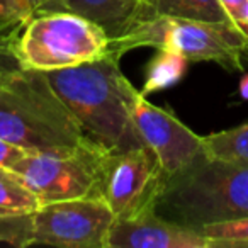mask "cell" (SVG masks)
<instances>
[{
	"label": "cell",
	"instance_id": "4fadbf2b",
	"mask_svg": "<svg viewBox=\"0 0 248 248\" xmlns=\"http://www.w3.org/2000/svg\"><path fill=\"white\" fill-rule=\"evenodd\" d=\"M41 206L36 194L11 169L0 167V216L32 214Z\"/></svg>",
	"mask_w": 248,
	"mask_h": 248
},
{
	"label": "cell",
	"instance_id": "277c9868",
	"mask_svg": "<svg viewBox=\"0 0 248 248\" xmlns=\"http://www.w3.org/2000/svg\"><path fill=\"white\" fill-rule=\"evenodd\" d=\"M138 48L167 49L187 62L216 63L231 73L243 72L248 65V38L233 22L153 17L138 21L109 43V51L117 56Z\"/></svg>",
	"mask_w": 248,
	"mask_h": 248
},
{
	"label": "cell",
	"instance_id": "ac0fdd59",
	"mask_svg": "<svg viewBox=\"0 0 248 248\" xmlns=\"http://www.w3.org/2000/svg\"><path fill=\"white\" fill-rule=\"evenodd\" d=\"M230 21L248 38V0H219Z\"/></svg>",
	"mask_w": 248,
	"mask_h": 248
},
{
	"label": "cell",
	"instance_id": "5b68a950",
	"mask_svg": "<svg viewBox=\"0 0 248 248\" xmlns=\"http://www.w3.org/2000/svg\"><path fill=\"white\" fill-rule=\"evenodd\" d=\"M110 38L99 24L72 12H38L14 46L17 65L53 72L93 62L109 53Z\"/></svg>",
	"mask_w": 248,
	"mask_h": 248
},
{
	"label": "cell",
	"instance_id": "7402d4cb",
	"mask_svg": "<svg viewBox=\"0 0 248 248\" xmlns=\"http://www.w3.org/2000/svg\"><path fill=\"white\" fill-rule=\"evenodd\" d=\"M240 95L241 99L248 100V73L243 75V78L240 80Z\"/></svg>",
	"mask_w": 248,
	"mask_h": 248
},
{
	"label": "cell",
	"instance_id": "44dd1931",
	"mask_svg": "<svg viewBox=\"0 0 248 248\" xmlns=\"http://www.w3.org/2000/svg\"><path fill=\"white\" fill-rule=\"evenodd\" d=\"M39 5H41V0H19V7H21L22 17L26 22L36 14Z\"/></svg>",
	"mask_w": 248,
	"mask_h": 248
},
{
	"label": "cell",
	"instance_id": "8fae6325",
	"mask_svg": "<svg viewBox=\"0 0 248 248\" xmlns=\"http://www.w3.org/2000/svg\"><path fill=\"white\" fill-rule=\"evenodd\" d=\"M38 12H72L99 24L109 38L128 32L138 22L140 0H41Z\"/></svg>",
	"mask_w": 248,
	"mask_h": 248
},
{
	"label": "cell",
	"instance_id": "e0dca14e",
	"mask_svg": "<svg viewBox=\"0 0 248 248\" xmlns=\"http://www.w3.org/2000/svg\"><path fill=\"white\" fill-rule=\"evenodd\" d=\"M0 241L19 248L32 245V214L0 216Z\"/></svg>",
	"mask_w": 248,
	"mask_h": 248
},
{
	"label": "cell",
	"instance_id": "2e32d148",
	"mask_svg": "<svg viewBox=\"0 0 248 248\" xmlns=\"http://www.w3.org/2000/svg\"><path fill=\"white\" fill-rule=\"evenodd\" d=\"M197 231L207 238L209 248H248V216L204 224Z\"/></svg>",
	"mask_w": 248,
	"mask_h": 248
},
{
	"label": "cell",
	"instance_id": "52a82bcc",
	"mask_svg": "<svg viewBox=\"0 0 248 248\" xmlns=\"http://www.w3.org/2000/svg\"><path fill=\"white\" fill-rule=\"evenodd\" d=\"M165 182V173L148 145L107 153L100 175L99 197L116 217H129L153 209Z\"/></svg>",
	"mask_w": 248,
	"mask_h": 248
},
{
	"label": "cell",
	"instance_id": "ffe728a7",
	"mask_svg": "<svg viewBox=\"0 0 248 248\" xmlns=\"http://www.w3.org/2000/svg\"><path fill=\"white\" fill-rule=\"evenodd\" d=\"M26 153H28V150L21 148V146H17V145H12V143L0 138V167L11 169V167L14 165V163H17Z\"/></svg>",
	"mask_w": 248,
	"mask_h": 248
},
{
	"label": "cell",
	"instance_id": "7a4b0ae2",
	"mask_svg": "<svg viewBox=\"0 0 248 248\" xmlns=\"http://www.w3.org/2000/svg\"><path fill=\"white\" fill-rule=\"evenodd\" d=\"M153 211L163 219L192 230L247 217L248 163L202 155L187 169L167 177Z\"/></svg>",
	"mask_w": 248,
	"mask_h": 248
},
{
	"label": "cell",
	"instance_id": "9a60e30c",
	"mask_svg": "<svg viewBox=\"0 0 248 248\" xmlns=\"http://www.w3.org/2000/svg\"><path fill=\"white\" fill-rule=\"evenodd\" d=\"M186 70L187 60L184 56L167 49H158V55L153 58L146 72L143 93H152L175 85L184 77Z\"/></svg>",
	"mask_w": 248,
	"mask_h": 248
},
{
	"label": "cell",
	"instance_id": "9c48e42d",
	"mask_svg": "<svg viewBox=\"0 0 248 248\" xmlns=\"http://www.w3.org/2000/svg\"><path fill=\"white\" fill-rule=\"evenodd\" d=\"M131 114L143 141L155 152L165 179L206 155L202 136L190 131L169 110L148 102L143 92H136Z\"/></svg>",
	"mask_w": 248,
	"mask_h": 248
},
{
	"label": "cell",
	"instance_id": "7c38bea8",
	"mask_svg": "<svg viewBox=\"0 0 248 248\" xmlns=\"http://www.w3.org/2000/svg\"><path fill=\"white\" fill-rule=\"evenodd\" d=\"M153 17L231 22L219 0H140L138 21Z\"/></svg>",
	"mask_w": 248,
	"mask_h": 248
},
{
	"label": "cell",
	"instance_id": "8992f818",
	"mask_svg": "<svg viewBox=\"0 0 248 248\" xmlns=\"http://www.w3.org/2000/svg\"><path fill=\"white\" fill-rule=\"evenodd\" d=\"M106 155L97 146L82 141L73 146L28 152L11 170L24 180L43 206L99 196Z\"/></svg>",
	"mask_w": 248,
	"mask_h": 248
},
{
	"label": "cell",
	"instance_id": "5bb4252c",
	"mask_svg": "<svg viewBox=\"0 0 248 248\" xmlns=\"http://www.w3.org/2000/svg\"><path fill=\"white\" fill-rule=\"evenodd\" d=\"M202 141L209 158L248 163V123L202 136Z\"/></svg>",
	"mask_w": 248,
	"mask_h": 248
},
{
	"label": "cell",
	"instance_id": "d6986e66",
	"mask_svg": "<svg viewBox=\"0 0 248 248\" xmlns=\"http://www.w3.org/2000/svg\"><path fill=\"white\" fill-rule=\"evenodd\" d=\"M26 24L22 17L19 0H0V28L19 29Z\"/></svg>",
	"mask_w": 248,
	"mask_h": 248
},
{
	"label": "cell",
	"instance_id": "30bf717a",
	"mask_svg": "<svg viewBox=\"0 0 248 248\" xmlns=\"http://www.w3.org/2000/svg\"><path fill=\"white\" fill-rule=\"evenodd\" d=\"M106 248H209L202 233L163 219L153 209L129 217H116Z\"/></svg>",
	"mask_w": 248,
	"mask_h": 248
},
{
	"label": "cell",
	"instance_id": "3957f363",
	"mask_svg": "<svg viewBox=\"0 0 248 248\" xmlns=\"http://www.w3.org/2000/svg\"><path fill=\"white\" fill-rule=\"evenodd\" d=\"M0 138L28 152L85 141L45 72L21 66L0 72Z\"/></svg>",
	"mask_w": 248,
	"mask_h": 248
},
{
	"label": "cell",
	"instance_id": "ba28073f",
	"mask_svg": "<svg viewBox=\"0 0 248 248\" xmlns=\"http://www.w3.org/2000/svg\"><path fill=\"white\" fill-rule=\"evenodd\" d=\"M116 214L99 196L43 204L32 213V245L106 248Z\"/></svg>",
	"mask_w": 248,
	"mask_h": 248
},
{
	"label": "cell",
	"instance_id": "6da1fadb",
	"mask_svg": "<svg viewBox=\"0 0 248 248\" xmlns=\"http://www.w3.org/2000/svg\"><path fill=\"white\" fill-rule=\"evenodd\" d=\"M121 56L107 53L93 62L45 72L48 82L73 114L83 140L106 153L146 145L131 114L138 90L119 66Z\"/></svg>",
	"mask_w": 248,
	"mask_h": 248
}]
</instances>
